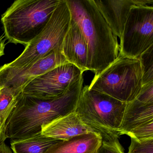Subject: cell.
Listing matches in <instances>:
<instances>
[{
  "mask_svg": "<svg viewBox=\"0 0 153 153\" xmlns=\"http://www.w3.org/2000/svg\"><path fill=\"white\" fill-rule=\"evenodd\" d=\"M83 83L82 76L64 94L53 99H40L21 93L5 122V139L18 140L34 136L41 133L42 125L75 111Z\"/></svg>",
  "mask_w": 153,
  "mask_h": 153,
  "instance_id": "cell-1",
  "label": "cell"
},
{
  "mask_svg": "<svg viewBox=\"0 0 153 153\" xmlns=\"http://www.w3.org/2000/svg\"><path fill=\"white\" fill-rule=\"evenodd\" d=\"M71 19L81 31L88 49L89 70L98 75L118 58L120 45L93 0H66Z\"/></svg>",
  "mask_w": 153,
  "mask_h": 153,
  "instance_id": "cell-2",
  "label": "cell"
},
{
  "mask_svg": "<svg viewBox=\"0 0 153 153\" xmlns=\"http://www.w3.org/2000/svg\"><path fill=\"white\" fill-rule=\"evenodd\" d=\"M71 22L66 0H61L42 32L25 46L15 60L0 67V87L42 57L61 51L64 37Z\"/></svg>",
  "mask_w": 153,
  "mask_h": 153,
  "instance_id": "cell-3",
  "label": "cell"
},
{
  "mask_svg": "<svg viewBox=\"0 0 153 153\" xmlns=\"http://www.w3.org/2000/svg\"><path fill=\"white\" fill-rule=\"evenodd\" d=\"M61 0H16L1 16L9 42L26 46L46 26Z\"/></svg>",
  "mask_w": 153,
  "mask_h": 153,
  "instance_id": "cell-4",
  "label": "cell"
},
{
  "mask_svg": "<svg viewBox=\"0 0 153 153\" xmlns=\"http://www.w3.org/2000/svg\"><path fill=\"white\" fill-rule=\"evenodd\" d=\"M127 103L83 87L76 111L83 123L102 137V142L119 139Z\"/></svg>",
  "mask_w": 153,
  "mask_h": 153,
  "instance_id": "cell-5",
  "label": "cell"
},
{
  "mask_svg": "<svg viewBox=\"0 0 153 153\" xmlns=\"http://www.w3.org/2000/svg\"><path fill=\"white\" fill-rule=\"evenodd\" d=\"M143 72L138 59L118 58L95 76L88 88L128 103L137 97L143 86Z\"/></svg>",
  "mask_w": 153,
  "mask_h": 153,
  "instance_id": "cell-6",
  "label": "cell"
},
{
  "mask_svg": "<svg viewBox=\"0 0 153 153\" xmlns=\"http://www.w3.org/2000/svg\"><path fill=\"white\" fill-rule=\"evenodd\" d=\"M119 45L120 55L136 59L153 46V6L131 7Z\"/></svg>",
  "mask_w": 153,
  "mask_h": 153,
  "instance_id": "cell-7",
  "label": "cell"
},
{
  "mask_svg": "<svg viewBox=\"0 0 153 153\" xmlns=\"http://www.w3.org/2000/svg\"><path fill=\"white\" fill-rule=\"evenodd\" d=\"M83 73L77 67L68 62L34 79L25 87L22 93L40 99L56 98L82 77Z\"/></svg>",
  "mask_w": 153,
  "mask_h": 153,
  "instance_id": "cell-8",
  "label": "cell"
},
{
  "mask_svg": "<svg viewBox=\"0 0 153 153\" xmlns=\"http://www.w3.org/2000/svg\"><path fill=\"white\" fill-rule=\"evenodd\" d=\"M68 62L61 51H53L7 81L1 87L10 88L18 96L22 93L25 87L34 79Z\"/></svg>",
  "mask_w": 153,
  "mask_h": 153,
  "instance_id": "cell-9",
  "label": "cell"
},
{
  "mask_svg": "<svg viewBox=\"0 0 153 153\" xmlns=\"http://www.w3.org/2000/svg\"><path fill=\"white\" fill-rule=\"evenodd\" d=\"M62 52L69 63L82 72L89 70L87 44L79 27L71 19L62 42Z\"/></svg>",
  "mask_w": 153,
  "mask_h": 153,
  "instance_id": "cell-10",
  "label": "cell"
},
{
  "mask_svg": "<svg viewBox=\"0 0 153 153\" xmlns=\"http://www.w3.org/2000/svg\"><path fill=\"white\" fill-rule=\"evenodd\" d=\"M90 132L93 131L83 123L75 111L42 125L41 133L48 137L64 140Z\"/></svg>",
  "mask_w": 153,
  "mask_h": 153,
  "instance_id": "cell-11",
  "label": "cell"
},
{
  "mask_svg": "<svg viewBox=\"0 0 153 153\" xmlns=\"http://www.w3.org/2000/svg\"><path fill=\"white\" fill-rule=\"evenodd\" d=\"M114 34L120 40L133 0H93Z\"/></svg>",
  "mask_w": 153,
  "mask_h": 153,
  "instance_id": "cell-12",
  "label": "cell"
},
{
  "mask_svg": "<svg viewBox=\"0 0 153 153\" xmlns=\"http://www.w3.org/2000/svg\"><path fill=\"white\" fill-rule=\"evenodd\" d=\"M102 143L100 135L90 132L60 140L52 145L45 153H98Z\"/></svg>",
  "mask_w": 153,
  "mask_h": 153,
  "instance_id": "cell-13",
  "label": "cell"
},
{
  "mask_svg": "<svg viewBox=\"0 0 153 153\" xmlns=\"http://www.w3.org/2000/svg\"><path fill=\"white\" fill-rule=\"evenodd\" d=\"M153 120V103L134 99L127 103L120 127V135H127L136 127Z\"/></svg>",
  "mask_w": 153,
  "mask_h": 153,
  "instance_id": "cell-14",
  "label": "cell"
},
{
  "mask_svg": "<svg viewBox=\"0 0 153 153\" xmlns=\"http://www.w3.org/2000/svg\"><path fill=\"white\" fill-rule=\"evenodd\" d=\"M60 141L45 137L40 133L23 139L11 140L14 153H45L54 143Z\"/></svg>",
  "mask_w": 153,
  "mask_h": 153,
  "instance_id": "cell-15",
  "label": "cell"
},
{
  "mask_svg": "<svg viewBox=\"0 0 153 153\" xmlns=\"http://www.w3.org/2000/svg\"><path fill=\"white\" fill-rule=\"evenodd\" d=\"M17 97L10 88L2 87L0 92V119L4 125L16 105Z\"/></svg>",
  "mask_w": 153,
  "mask_h": 153,
  "instance_id": "cell-16",
  "label": "cell"
},
{
  "mask_svg": "<svg viewBox=\"0 0 153 153\" xmlns=\"http://www.w3.org/2000/svg\"><path fill=\"white\" fill-rule=\"evenodd\" d=\"M140 61L143 72V85L153 82V46L140 55Z\"/></svg>",
  "mask_w": 153,
  "mask_h": 153,
  "instance_id": "cell-17",
  "label": "cell"
},
{
  "mask_svg": "<svg viewBox=\"0 0 153 153\" xmlns=\"http://www.w3.org/2000/svg\"><path fill=\"white\" fill-rule=\"evenodd\" d=\"M127 135L139 141L153 138V120L143 123L132 129Z\"/></svg>",
  "mask_w": 153,
  "mask_h": 153,
  "instance_id": "cell-18",
  "label": "cell"
},
{
  "mask_svg": "<svg viewBox=\"0 0 153 153\" xmlns=\"http://www.w3.org/2000/svg\"><path fill=\"white\" fill-rule=\"evenodd\" d=\"M128 153H153V138L141 141L131 138Z\"/></svg>",
  "mask_w": 153,
  "mask_h": 153,
  "instance_id": "cell-19",
  "label": "cell"
},
{
  "mask_svg": "<svg viewBox=\"0 0 153 153\" xmlns=\"http://www.w3.org/2000/svg\"><path fill=\"white\" fill-rule=\"evenodd\" d=\"M135 99L145 103H153V82L143 85L139 94Z\"/></svg>",
  "mask_w": 153,
  "mask_h": 153,
  "instance_id": "cell-20",
  "label": "cell"
},
{
  "mask_svg": "<svg viewBox=\"0 0 153 153\" xmlns=\"http://www.w3.org/2000/svg\"><path fill=\"white\" fill-rule=\"evenodd\" d=\"M5 140H0V153H12L11 149L5 143Z\"/></svg>",
  "mask_w": 153,
  "mask_h": 153,
  "instance_id": "cell-21",
  "label": "cell"
},
{
  "mask_svg": "<svg viewBox=\"0 0 153 153\" xmlns=\"http://www.w3.org/2000/svg\"><path fill=\"white\" fill-rule=\"evenodd\" d=\"M5 40L3 39V36L0 37V57L3 56L5 54Z\"/></svg>",
  "mask_w": 153,
  "mask_h": 153,
  "instance_id": "cell-22",
  "label": "cell"
},
{
  "mask_svg": "<svg viewBox=\"0 0 153 153\" xmlns=\"http://www.w3.org/2000/svg\"><path fill=\"white\" fill-rule=\"evenodd\" d=\"M4 124H2L0 119V140H6L4 136Z\"/></svg>",
  "mask_w": 153,
  "mask_h": 153,
  "instance_id": "cell-23",
  "label": "cell"
},
{
  "mask_svg": "<svg viewBox=\"0 0 153 153\" xmlns=\"http://www.w3.org/2000/svg\"><path fill=\"white\" fill-rule=\"evenodd\" d=\"M2 87H0V92H1V88H2Z\"/></svg>",
  "mask_w": 153,
  "mask_h": 153,
  "instance_id": "cell-24",
  "label": "cell"
}]
</instances>
